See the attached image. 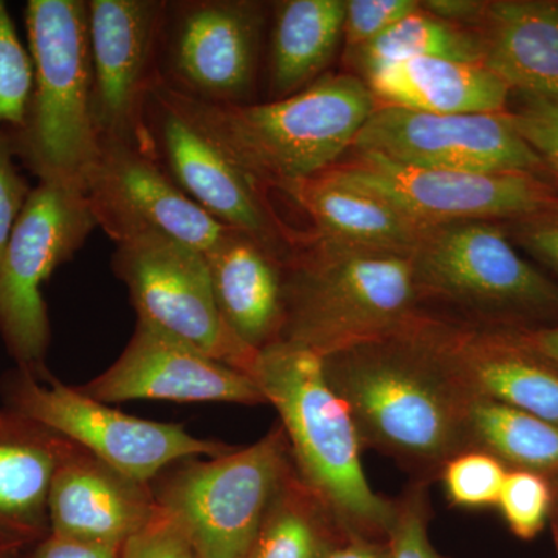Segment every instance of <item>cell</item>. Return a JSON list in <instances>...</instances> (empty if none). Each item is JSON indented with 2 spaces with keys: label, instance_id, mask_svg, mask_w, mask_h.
I'll use <instances>...</instances> for the list:
<instances>
[{
  "label": "cell",
  "instance_id": "obj_1",
  "mask_svg": "<svg viewBox=\"0 0 558 558\" xmlns=\"http://www.w3.org/2000/svg\"><path fill=\"white\" fill-rule=\"evenodd\" d=\"M360 444L392 459L414 481L439 480L469 450L473 392L446 343L444 319L424 314L405 328L322 357Z\"/></svg>",
  "mask_w": 558,
  "mask_h": 558
},
{
  "label": "cell",
  "instance_id": "obj_2",
  "mask_svg": "<svg viewBox=\"0 0 558 558\" xmlns=\"http://www.w3.org/2000/svg\"><path fill=\"white\" fill-rule=\"evenodd\" d=\"M172 94L250 174L286 193L336 167L379 105L366 81L347 73H325L292 97L247 106Z\"/></svg>",
  "mask_w": 558,
  "mask_h": 558
},
{
  "label": "cell",
  "instance_id": "obj_3",
  "mask_svg": "<svg viewBox=\"0 0 558 558\" xmlns=\"http://www.w3.org/2000/svg\"><path fill=\"white\" fill-rule=\"evenodd\" d=\"M281 340L319 357L379 339L424 315L411 253L314 236L282 264Z\"/></svg>",
  "mask_w": 558,
  "mask_h": 558
},
{
  "label": "cell",
  "instance_id": "obj_4",
  "mask_svg": "<svg viewBox=\"0 0 558 558\" xmlns=\"http://www.w3.org/2000/svg\"><path fill=\"white\" fill-rule=\"evenodd\" d=\"M253 379L279 414L293 464L349 534L388 539L395 499L369 486L348 407L323 373L322 357L288 341L258 352Z\"/></svg>",
  "mask_w": 558,
  "mask_h": 558
},
{
  "label": "cell",
  "instance_id": "obj_5",
  "mask_svg": "<svg viewBox=\"0 0 558 558\" xmlns=\"http://www.w3.org/2000/svg\"><path fill=\"white\" fill-rule=\"evenodd\" d=\"M25 25L33 86L24 123L7 132L11 148L39 182L83 189L98 149L87 0H28Z\"/></svg>",
  "mask_w": 558,
  "mask_h": 558
},
{
  "label": "cell",
  "instance_id": "obj_6",
  "mask_svg": "<svg viewBox=\"0 0 558 558\" xmlns=\"http://www.w3.org/2000/svg\"><path fill=\"white\" fill-rule=\"evenodd\" d=\"M293 465L288 436L274 425L248 447L175 462L150 483L157 505L189 537L197 558H247L271 498Z\"/></svg>",
  "mask_w": 558,
  "mask_h": 558
},
{
  "label": "cell",
  "instance_id": "obj_7",
  "mask_svg": "<svg viewBox=\"0 0 558 558\" xmlns=\"http://www.w3.org/2000/svg\"><path fill=\"white\" fill-rule=\"evenodd\" d=\"M422 303L440 301L468 325L558 312V286L524 260L498 227L462 222L425 231L411 253ZM462 323V322H461Z\"/></svg>",
  "mask_w": 558,
  "mask_h": 558
},
{
  "label": "cell",
  "instance_id": "obj_8",
  "mask_svg": "<svg viewBox=\"0 0 558 558\" xmlns=\"http://www.w3.org/2000/svg\"><path fill=\"white\" fill-rule=\"evenodd\" d=\"M97 229L80 186L39 182L0 259V336L17 368L47 373L50 322L43 284Z\"/></svg>",
  "mask_w": 558,
  "mask_h": 558
},
{
  "label": "cell",
  "instance_id": "obj_9",
  "mask_svg": "<svg viewBox=\"0 0 558 558\" xmlns=\"http://www.w3.org/2000/svg\"><path fill=\"white\" fill-rule=\"evenodd\" d=\"M5 407L35 418L140 483L150 484L183 459L216 458L236 446L196 438L182 425L146 421L69 387L50 371L17 368L3 379Z\"/></svg>",
  "mask_w": 558,
  "mask_h": 558
},
{
  "label": "cell",
  "instance_id": "obj_10",
  "mask_svg": "<svg viewBox=\"0 0 558 558\" xmlns=\"http://www.w3.org/2000/svg\"><path fill=\"white\" fill-rule=\"evenodd\" d=\"M146 126L161 170L213 219L247 234L282 264L304 244L275 215L269 189L191 119L167 84L150 94Z\"/></svg>",
  "mask_w": 558,
  "mask_h": 558
},
{
  "label": "cell",
  "instance_id": "obj_11",
  "mask_svg": "<svg viewBox=\"0 0 558 558\" xmlns=\"http://www.w3.org/2000/svg\"><path fill=\"white\" fill-rule=\"evenodd\" d=\"M269 11L252 0H167L161 83L209 105H253Z\"/></svg>",
  "mask_w": 558,
  "mask_h": 558
},
{
  "label": "cell",
  "instance_id": "obj_12",
  "mask_svg": "<svg viewBox=\"0 0 558 558\" xmlns=\"http://www.w3.org/2000/svg\"><path fill=\"white\" fill-rule=\"evenodd\" d=\"M330 179L387 202L424 229L558 209L557 191L535 172H465L403 167L357 154L325 171Z\"/></svg>",
  "mask_w": 558,
  "mask_h": 558
},
{
  "label": "cell",
  "instance_id": "obj_13",
  "mask_svg": "<svg viewBox=\"0 0 558 558\" xmlns=\"http://www.w3.org/2000/svg\"><path fill=\"white\" fill-rule=\"evenodd\" d=\"M110 264L140 322L252 376L258 352L223 322L204 253L167 238H142L117 245Z\"/></svg>",
  "mask_w": 558,
  "mask_h": 558
},
{
  "label": "cell",
  "instance_id": "obj_14",
  "mask_svg": "<svg viewBox=\"0 0 558 558\" xmlns=\"http://www.w3.org/2000/svg\"><path fill=\"white\" fill-rule=\"evenodd\" d=\"M165 3L167 0H87L95 134L154 159L146 108L161 83Z\"/></svg>",
  "mask_w": 558,
  "mask_h": 558
},
{
  "label": "cell",
  "instance_id": "obj_15",
  "mask_svg": "<svg viewBox=\"0 0 558 558\" xmlns=\"http://www.w3.org/2000/svg\"><path fill=\"white\" fill-rule=\"evenodd\" d=\"M83 191L116 245L159 236L205 253L231 230L194 204L153 156L121 143L98 140Z\"/></svg>",
  "mask_w": 558,
  "mask_h": 558
},
{
  "label": "cell",
  "instance_id": "obj_16",
  "mask_svg": "<svg viewBox=\"0 0 558 558\" xmlns=\"http://www.w3.org/2000/svg\"><path fill=\"white\" fill-rule=\"evenodd\" d=\"M357 154L403 167L465 172H535L545 168L502 113L435 116L377 106L355 140Z\"/></svg>",
  "mask_w": 558,
  "mask_h": 558
},
{
  "label": "cell",
  "instance_id": "obj_17",
  "mask_svg": "<svg viewBox=\"0 0 558 558\" xmlns=\"http://www.w3.org/2000/svg\"><path fill=\"white\" fill-rule=\"evenodd\" d=\"M80 389L108 405L140 399L267 405L258 381L250 374L140 319L120 357Z\"/></svg>",
  "mask_w": 558,
  "mask_h": 558
},
{
  "label": "cell",
  "instance_id": "obj_18",
  "mask_svg": "<svg viewBox=\"0 0 558 558\" xmlns=\"http://www.w3.org/2000/svg\"><path fill=\"white\" fill-rule=\"evenodd\" d=\"M150 484L132 480L76 446L49 494L50 534L123 548L160 513Z\"/></svg>",
  "mask_w": 558,
  "mask_h": 558
},
{
  "label": "cell",
  "instance_id": "obj_19",
  "mask_svg": "<svg viewBox=\"0 0 558 558\" xmlns=\"http://www.w3.org/2000/svg\"><path fill=\"white\" fill-rule=\"evenodd\" d=\"M444 330L450 357L473 395L558 425V368L526 347L517 330L457 319H444Z\"/></svg>",
  "mask_w": 558,
  "mask_h": 558
},
{
  "label": "cell",
  "instance_id": "obj_20",
  "mask_svg": "<svg viewBox=\"0 0 558 558\" xmlns=\"http://www.w3.org/2000/svg\"><path fill=\"white\" fill-rule=\"evenodd\" d=\"M72 442L35 418L0 409V535L32 548L50 534L49 494Z\"/></svg>",
  "mask_w": 558,
  "mask_h": 558
},
{
  "label": "cell",
  "instance_id": "obj_21",
  "mask_svg": "<svg viewBox=\"0 0 558 558\" xmlns=\"http://www.w3.org/2000/svg\"><path fill=\"white\" fill-rule=\"evenodd\" d=\"M204 256L216 304L231 332L255 352L281 340L282 260L236 230Z\"/></svg>",
  "mask_w": 558,
  "mask_h": 558
},
{
  "label": "cell",
  "instance_id": "obj_22",
  "mask_svg": "<svg viewBox=\"0 0 558 558\" xmlns=\"http://www.w3.org/2000/svg\"><path fill=\"white\" fill-rule=\"evenodd\" d=\"M365 78L381 105L435 116L502 113L512 92L484 64L444 58L389 62Z\"/></svg>",
  "mask_w": 558,
  "mask_h": 558
},
{
  "label": "cell",
  "instance_id": "obj_23",
  "mask_svg": "<svg viewBox=\"0 0 558 558\" xmlns=\"http://www.w3.org/2000/svg\"><path fill=\"white\" fill-rule=\"evenodd\" d=\"M484 65L521 97L558 100V3L487 2Z\"/></svg>",
  "mask_w": 558,
  "mask_h": 558
},
{
  "label": "cell",
  "instance_id": "obj_24",
  "mask_svg": "<svg viewBox=\"0 0 558 558\" xmlns=\"http://www.w3.org/2000/svg\"><path fill=\"white\" fill-rule=\"evenodd\" d=\"M271 10L267 87L275 101L325 75L343 38L347 0H282Z\"/></svg>",
  "mask_w": 558,
  "mask_h": 558
},
{
  "label": "cell",
  "instance_id": "obj_25",
  "mask_svg": "<svg viewBox=\"0 0 558 558\" xmlns=\"http://www.w3.org/2000/svg\"><path fill=\"white\" fill-rule=\"evenodd\" d=\"M310 215L315 236L323 241L374 250L413 253L424 227L405 218L387 202L330 179L326 172L289 191Z\"/></svg>",
  "mask_w": 558,
  "mask_h": 558
},
{
  "label": "cell",
  "instance_id": "obj_26",
  "mask_svg": "<svg viewBox=\"0 0 558 558\" xmlns=\"http://www.w3.org/2000/svg\"><path fill=\"white\" fill-rule=\"evenodd\" d=\"M351 535L293 464L271 498L247 558H323Z\"/></svg>",
  "mask_w": 558,
  "mask_h": 558
},
{
  "label": "cell",
  "instance_id": "obj_27",
  "mask_svg": "<svg viewBox=\"0 0 558 558\" xmlns=\"http://www.w3.org/2000/svg\"><path fill=\"white\" fill-rule=\"evenodd\" d=\"M469 450L484 451L508 470L558 476V425L481 396L470 405Z\"/></svg>",
  "mask_w": 558,
  "mask_h": 558
},
{
  "label": "cell",
  "instance_id": "obj_28",
  "mask_svg": "<svg viewBox=\"0 0 558 558\" xmlns=\"http://www.w3.org/2000/svg\"><path fill=\"white\" fill-rule=\"evenodd\" d=\"M352 54L366 76L380 65L413 58L484 64V43L481 36L439 20L418 7L376 39L352 50Z\"/></svg>",
  "mask_w": 558,
  "mask_h": 558
},
{
  "label": "cell",
  "instance_id": "obj_29",
  "mask_svg": "<svg viewBox=\"0 0 558 558\" xmlns=\"http://www.w3.org/2000/svg\"><path fill=\"white\" fill-rule=\"evenodd\" d=\"M32 86L31 51L22 46L7 3L0 0V130H20Z\"/></svg>",
  "mask_w": 558,
  "mask_h": 558
},
{
  "label": "cell",
  "instance_id": "obj_30",
  "mask_svg": "<svg viewBox=\"0 0 558 558\" xmlns=\"http://www.w3.org/2000/svg\"><path fill=\"white\" fill-rule=\"evenodd\" d=\"M508 469L497 458L480 450H468L451 458L439 480L450 505L459 509L497 506Z\"/></svg>",
  "mask_w": 558,
  "mask_h": 558
},
{
  "label": "cell",
  "instance_id": "obj_31",
  "mask_svg": "<svg viewBox=\"0 0 558 558\" xmlns=\"http://www.w3.org/2000/svg\"><path fill=\"white\" fill-rule=\"evenodd\" d=\"M498 509L513 535L521 539L537 537L554 508L549 481L526 470H508Z\"/></svg>",
  "mask_w": 558,
  "mask_h": 558
},
{
  "label": "cell",
  "instance_id": "obj_32",
  "mask_svg": "<svg viewBox=\"0 0 558 558\" xmlns=\"http://www.w3.org/2000/svg\"><path fill=\"white\" fill-rule=\"evenodd\" d=\"M429 483L413 481L395 499V519L388 532L391 558H449L442 556L429 539Z\"/></svg>",
  "mask_w": 558,
  "mask_h": 558
},
{
  "label": "cell",
  "instance_id": "obj_33",
  "mask_svg": "<svg viewBox=\"0 0 558 558\" xmlns=\"http://www.w3.org/2000/svg\"><path fill=\"white\" fill-rule=\"evenodd\" d=\"M505 116L558 178V100L523 97V105Z\"/></svg>",
  "mask_w": 558,
  "mask_h": 558
},
{
  "label": "cell",
  "instance_id": "obj_34",
  "mask_svg": "<svg viewBox=\"0 0 558 558\" xmlns=\"http://www.w3.org/2000/svg\"><path fill=\"white\" fill-rule=\"evenodd\" d=\"M418 7L417 0H348L343 36L351 51L376 39Z\"/></svg>",
  "mask_w": 558,
  "mask_h": 558
},
{
  "label": "cell",
  "instance_id": "obj_35",
  "mask_svg": "<svg viewBox=\"0 0 558 558\" xmlns=\"http://www.w3.org/2000/svg\"><path fill=\"white\" fill-rule=\"evenodd\" d=\"M120 558H197V556L178 521L161 509L157 519L148 527L124 543Z\"/></svg>",
  "mask_w": 558,
  "mask_h": 558
},
{
  "label": "cell",
  "instance_id": "obj_36",
  "mask_svg": "<svg viewBox=\"0 0 558 558\" xmlns=\"http://www.w3.org/2000/svg\"><path fill=\"white\" fill-rule=\"evenodd\" d=\"M7 131L0 130V259L32 189L17 170Z\"/></svg>",
  "mask_w": 558,
  "mask_h": 558
},
{
  "label": "cell",
  "instance_id": "obj_37",
  "mask_svg": "<svg viewBox=\"0 0 558 558\" xmlns=\"http://www.w3.org/2000/svg\"><path fill=\"white\" fill-rule=\"evenodd\" d=\"M121 548L94 545L49 534L33 545L24 558H120Z\"/></svg>",
  "mask_w": 558,
  "mask_h": 558
},
{
  "label": "cell",
  "instance_id": "obj_38",
  "mask_svg": "<svg viewBox=\"0 0 558 558\" xmlns=\"http://www.w3.org/2000/svg\"><path fill=\"white\" fill-rule=\"evenodd\" d=\"M421 7L433 16L462 27L464 24L483 25L487 2H476V0H427V2H421Z\"/></svg>",
  "mask_w": 558,
  "mask_h": 558
},
{
  "label": "cell",
  "instance_id": "obj_39",
  "mask_svg": "<svg viewBox=\"0 0 558 558\" xmlns=\"http://www.w3.org/2000/svg\"><path fill=\"white\" fill-rule=\"evenodd\" d=\"M521 242L542 263L558 271V223H538L521 233Z\"/></svg>",
  "mask_w": 558,
  "mask_h": 558
},
{
  "label": "cell",
  "instance_id": "obj_40",
  "mask_svg": "<svg viewBox=\"0 0 558 558\" xmlns=\"http://www.w3.org/2000/svg\"><path fill=\"white\" fill-rule=\"evenodd\" d=\"M323 558H391L388 539H374L351 535L333 546Z\"/></svg>",
  "mask_w": 558,
  "mask_h": 558
},
{
  "label": "cell",
  "instance_id": "obj_41",
  "mask_svg": "<svg viewBox=\"0 0 558 558\" xmlns=\"http://www.w3.org/2000/svg\"><path fill=\"white\" fill-rule=\"evenodd\" d=\"M521 341L558 368V326L534 330H517Z\"/></svg>",
  "mask_w": 558,
  "mask_h": 558
},
{
  "label": "cell",
  "instance_id": "obj_42",
  "mask_svg": "<svg viewBox=\"0 0 558 558\" xmlns=\"http://www.w3.org/2000/svg\"><path fill=\"white\" fill-rule=\"evenodd\" d=\"M31 548L0 535V558H24Z\"/></svg>",
  "mask_w": 558,
  "mask_h": 558
},
{
  "label": "cell",
  "instance_id": "obj_43",
  "mask_svg": "<svg viewBox=\"0 0 558 558\" xmlns=\"http://www.w3.org/2000/svg\"><path fill=\"white\" fill-rule=\"evenodd\" d=\"M553 517H554V527H556V538H557V546H558V490H557L556 497H554Z\"/></svg>",
  "mask_w": 558,
  "mask_h": 558
}]
</instances>
